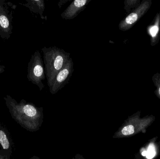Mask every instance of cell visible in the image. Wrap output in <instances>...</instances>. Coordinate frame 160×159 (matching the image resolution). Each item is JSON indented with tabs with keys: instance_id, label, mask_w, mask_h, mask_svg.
<instances>
[{
	"instance_id": "1",
	"label": "cell",
	"mask_w": 160,
	"mask_h": 159,
	"mask_svg": "<svg viewBox=\"0 0 160 159\" xmlns=\"http://www.w3.org/2000/svg\"><path fill=\"white\" fill-rule=\"evenodd\" d=\"M3 99L11 117L22 128L31 132L39 130L44 119L43 107H37L23 99L18 103L8 95Z\"/></svg>"
},
{
	"instance_id": "2",
	"label": "cell",
	"mask_w": 160,
	"mask_h": 159,
	"mask_svg": "<svg viewBox=\"0 0 160 159\" xmlns=\"http://www.w3.org/2000/svg\"><path fill=\"white\" fill-rule=\"evenodd\" d=\"M41 50L43 54L46 76L50 88L57 74L70 58V53L56 46L44 47Z\"/></svg>"
},
{
	"instance_id": "3",
	"label": "cell",
	"mask_w": 160,
	"mask_h": 159,
	"mask_svg": "<svg viewBox=\"0 0 160 159\" xmlns=\"http://www.w3.org/2000/svg\"><path fill=\"white\" fill-rule=\"evenodd\" d=\"M155 117L148 116L141 118L139 112L129 117L113 135V138L120 139L134 136L138 133H146L148 127L154 122Z\"/></svg>"
},
{
	"instance_id": "4",
	"label": "cell",
	"mask_w": 160,
	"mask_h": 159,
	"mask_svg": "<svg viewBox=\"0 0 160 159\" xmlns=\"http://www.w3.org/2000/svg\"><path fill=\"white\" fill-rule=\"evenodd\" d=\"M27 71L28 80L38 86L41 91L45 88L43 81L45 80L46 76L44 62L38 50H36L32 55L28 63Z\"/></svg>"
},
{
	"instance_id": "5",
	"label": "cell",
	"mask_w": 160,
	"mask_h": 159,
	"mask_svg": "<svg viewBox=\"0 0 160 159\" xmlns=\"http://www.w3.org/2000/svg\"><path fill=\"white\" fill-rule=\"evenodd\" d=\"M151 0H144L138 7L132 10L118 25L119 30L123 31L128 30L147 13L152 5Z\"/></svg>"
},
{
	"instance_id": "6",
	"label": "cell",
	"mask_w": 160,
	"mask_h": 159,
	"mask_svg": "<svg viewBox=\"0 0 160 159\" xmlns=\"http://www.w3.org/2000/svg\"><path fill=\"white\" fill-rule=\"evenodd\" d=\"M74 71V63L70 58L57 74L52 85L49 88L52 94L54 95L57 93L69 82Z\"/></svg>"
},
{
	"instance_id": "7",
	"label": "cell",
	"mask_w": 160,
	"mask_h": 159,
	"mask_svg": "<svg viewBox=\"0 0 160 159\" xmlns=\"http://www.w3.org/2000/svg\"><path fill=\"white\" fill-rule=\"evenodd\" d=\"M12 3L7 2L0 7V37L3 40H8L13 30V11L9 10Z\"/></svg>"
},
{
	"instance_id": "8",
	"label": "cell",
	"mask_w": 160,
	"mask_h": 159,
	"mask_svg": "<svg viewBox=\"0 0 160 159\" xmlns=\"http://www.w3.org/2000/svg\"><path fill=\"white\" fill-rule=\"evenodd\" d=\"M90 1L91 0H75L73 1L61 14V17L63 19H73L86 8Z\"/></svg>"
},
{
	"instance_id": "9",
	"label": "cell",
	"mask_w": 160,
	"mask_h": 159,
	"mask_svg": "<svg viewBox=\"0 0 160 159\" xmlns=\"http://www.w3.org/2000/svg\"><path fill=\"white\" fill-rule=\"evenodd\" d=\"M0 149L12 154L15 145L10 132L0 119Z\"/></svg>"
},
{
	"instance_id": "10",
	"label": "cell",
	"mask_w": 160,
	"mask_h": 159,
	"mask_svg": "<svg viewBox=\"0 0 160 159\" xmlns=\"http://www.w3.org/2000/svg\"><path fill=\"white\" fill-rule=\"evenodd\" d=\"M147 31L152 46L158 44L160 38V12L157 13L153 22L148 25Z\"/></svg>"
},
{
	"instance_id": "11",
	"label": "cell",
	"mask_w": 160,
	"mask_h": 159,
	"mask_svg": "<svg viewBox=\"0 0 160 159\" xmlns=\"http://www.w3.org/2000/svg\"><path fill=\"white\" fill-rule=\"evenodd\" d=\"M26 3H19L29 8L32 13L39 14L42 19H45L43 16L45 9V1L44 0H26Z\"/></svg>"
},
{
	"instance_id": "12",
	"label": "cell",
	"mask_w": 160,
	"mask_h": 159,
	"mask_svg": "<svg viewBox=\"0 0 160 159\" xmlns=\"http://www.w3.org/2000/svg\"><path fill=\"white\" fill-rule=\"evenodd\" d=\"M141 4L140 0H126L124 1V9L128 13L132 12V9H135Z\"/></svg>"
},
{
	"instance_id": "13",
	"label": "cell",
	"mask_w": 160,
	"mask_h": 159,
	"mask_svg": "<svg viewBox=\"0 0 160 159\" xmlns=\"http://www.w3.org/2000/svg\"><path fill=\"white\" fill-rule=\"evenodd\" d=\"M152 80L157 88L155 91V94L160 99V73L157 72L152 77Z\"/></svg>"
},
{
	"instance_id": "14",
	"label": "cell",
	"mask_w": 160,
	"mask_h": 159,
	"mask_svg": "<svg viewBox=\"0 0 160 159\" xmlns=\"http://www.w3.org/2000/svg\"><path fill=\"white\" fill-rule=\"evenodd\" d=\"M11 155L12 154L0 149V159H11Z\"/></svg>"
},
{
	"instance_id": "15",
	"label": "cell",
	"mask_w": 160,
	"mask_h": 159,
	"mask_svg": "<svg viewBox=\"0 0 160 159\" xmlns=\"http://www.w3.org/2000/svg\"><path fill=\"white\" fill-rule=\"evenodd\" d=\"M70 0H60L59 2L58 3V5L59 6V8H62V7L66 3L69 2Z\"/></svg>"
},
{
	"instance_id": "16",
	"label": "cell",
	"mask_w": 160,
	"mask_h": 159,
	"mask_svg": "<svg viewBox=\"0 0 160 159\" xmlns=\"http://www.w3.org/2000/svg\"><path fill=\"white\" fill-rule=\"evenodd\" d=\"M71 159H85L82 156L81 154H77L75 155L74 157L72 158Z\"/></svg>"
},
{
	"instance_id": "17",
	"label": "cell",
	"mask_w": 160,
	"mask_h": 159,
	"mask_svg": "<svg viewBox=\"0 0 160 159\" xmlns=\"http://www.w3.org/2000/svg\"><path fill=\"white\" fill-rule=\"evenodd\" d=\"M5 66L4 65H0V74L5 72Z\"/></svg>"
},
{
	"instance_id": "18",
	"label": "cell",
	"mask_w": 160,
	"mask_h": 159,
	"mask_svg": "<svg viewBox=\"0 0 160 159\" xmlns=\"http://www.w3.org/2000/svg\"><path fill=\"white\" fill-rule=\"evenodd\" d=\"M6 2V1H5V0H0V7H1L2 6L4 5Z\"/></svg>"
},
{
	"instance_id": "19",
	"label": "cell",
	"mask_w": 160,
	"mask_h": 159,
	"mask_svg": "<svg viewBox=\"0 0 160 159\" xmlns=\"http://www.w3.org/2000/svg\"><path fill=\"white\" fill-rule=\"evenodd\" d=\"M30 159H41L40 158L38 157L37 156H34L32 157Z\"/></svg>"
}]
</instances>
